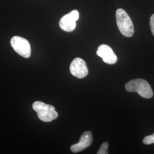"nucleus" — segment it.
<instances>
[{"instance_id":"obj_1","label":"nucleus","mask_w":154,"mask_h":154,"mask_svg":"<svg viewBox=\"0 0 154 154\" xmlns=\"http://www.w3.org/2000/svg\"><path fill=\"white\" fill-rule=\"evenodd\" d=\"M125 88L128 92H137L144 98L153 97V91L149 82L143 79H135L127 83Z\"/></svg>"},{"instance_id":"obj_2","label":"nucleus","mask_w":154,"mask_h":154,"mask_svg":"<svg viewBox=\"0 0 154 154\" xmlns=\"http://www.w3.org/2000/svg\"><path fill=\"white\" fill-rule=\"evenodd\" d=\"M116 20L118 28L122 34L126 37L134 35V28L132 21L125 11L118 9L116 11Z\"/></svg>"},{"instance_id":"obj_3","label":"nucleus","mask_w":154,"mask_h":154,"mask_svg":"<svg viewBox=\"0 0 154 154\" xmlns=\"http://www.w3.org/2000/svg\"><path fill=\"white\" fill-rule=\"evenodd\" d=\"M33 109L37 113L39 119L45 122H51L58 116L54 106L41 101L35 102L33 104Z\"/></svg>"},{"instance_id":"obj_4","label":"nucleus","mask_w":154,"mask_h":154,"mask_svg":"<svg viewBox=\"0 0 154 154\" xmlns=\"http://www.w3.org/2000/svg\"><path fill=\"white\" fill-rule=\"evenodd\" d=\"M11 44L13 49L19 55L25 58L31 55V47L27 39L19 36H14L11 40Z\"/></svg>"},{"instance_id":"obj_5","label":"nucleus","mask_w":154,"mask_h":154,"mask_svg":"<svg viewBox=\"0 0 154 154\" xmlns=\"http://www.w3.org/2000/svg\"><path fill=\"white\" fill-rule=\"evenodd\" d=\"M79 14L77 10H74L62 17L60 21V26L64 31L71 32L75 30L76 21L79 19Z\"/></svg>"},{"instance_id":"obj_6","label":"nucleus","mask_w":154,"mask_h":154,"mask_svg":"<svg viewBox=\"0 0 154 154\" xmlns=\"http://www.w3.org/2000/svg\"><path fill=\"white\" fill-rule=\"evenodd\" d=\"M70 71L73 76L79 79L86 77L88 72L86 62L80 58H76L72 61Z\"/></svg>"},{"instance_id":"obj_7","label":"nucleus","mask_w":154,"mask_h":154,"mask_svg":"<svg viewBox=\"0 0 154 154\" xmlns=\"http://www.w3.org/2000/svg\"><path fill=\"white\" fill-rule=\"evenodd\" d=\"M97 54L103 59L104 62L109 65L115 64L118 60L112 49L107 45H100L97 51Z\"/></svg>"},{"instance_id":"obj_8","label":"nucleus","mask_w":154,"mask_h":154,"mask_svg":"<svg viewBox=\"0 0 154 154\" xmlns=\"http://www.w3.org/2000/svg\"><path fill=\"white\" fill-rule=\"evenodd\" d=\"M93 142V135L90 131H85L81 135L78 143L71 146V151L74 153L81 152L91 146Z\"/></svg>"},{"instance_id":"obj_9","label":"nucleus","mask_w":154,"mask_h":154,"mask_svg":"<svg viewBox=\"0 0 154 154\" xmlns=\"http://www.w3.org/2000/svg\"><path fill=\"white\" fill-rule=\"evenodd\" d=\"M108 147H109V143L108 142H104L103 143L101 146L100 148L99 149V151H98L97 154H107L108 152H107V149H108Z\"/></svg>"},{"instance_id":"obj_10","label":"nucleus","mask_w":154,"mask_h":154,"mask_svg":"<svg viewBox=\"0 0 154 154\" xmlns=\"http://www.w3.org/2000/svg\"><path fill=\"white\" fill-rule=\"evenodd\" d=\"M143 142L145 144H151L154 143V133L153 135L147 136L143 139Z\"/></svg>"},{"instance_id":"obj_11","label":"nucleus","mask_w":154,"mask_h":154,"mask_svg":"<svg viewBox=\"0 0 154 154\" xmlns=\"http://www.w3.org/2000/svg\"><path fill=\"white\" fill-rule=\"evenodd\" d=\"M149 25L152 34L154 36V14L152 15L150 18V21H149Z\"/></svg>"}]
</instances>
